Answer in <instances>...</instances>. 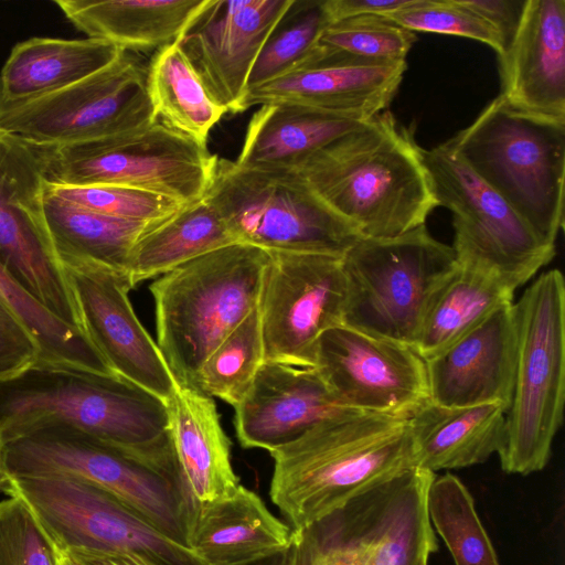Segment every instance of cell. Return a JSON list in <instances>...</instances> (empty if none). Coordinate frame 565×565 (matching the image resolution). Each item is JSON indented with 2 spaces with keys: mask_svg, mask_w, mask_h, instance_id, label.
<instances>
[{
  "mask_svg": "<svg viewBox=\"0 0 565 565\" xmlns=\"http://www.w3.org/2000/svg\"><path fill=\"white\" fill-rule=\"evenodd\" d=\"M84 330L111 371L163 402L177 383L157 342L129 300V278L106 270L65 269Z\"/></svg>",
  "mask_w": 565,
  "mask_h": 565,
  "instance_id": "19",
  "label": "cell"
},
{
  "mask_svg": "<svg viewBox=\"0 0 565 565\" xmlns=\"http://www.w3.org/2000/svg\"><path fill=\"white\" fill-rule=\"evenodd\" d=\"M513 291L488 275L457 264L434 292L412 348L425 361L450 347Z\"/></svg>",
  "mask_w": 565,
  "mask_h": 565,
  "instance_id": "32",
  "label": "cell"
},
{
  "mask_svg": "<svg viewBox=\"0 0 565 565\" xmlns=\"http://www.w3.org/2000/svg\"><path fill=\"white\" fill-rule=\"evenodd\" d=\"M0 565H55L54 545L15 494L0 500Z\"/></svg>",
  "mask_w": 565,
  "mask_h": 565,
  "instance_id": "41",
  "label": "cell"
},
{
  "mask_svg": "<svg viewBox=\"0 0 565 565\" xmlns=\"http://www.w3.org/2000/svg\"><path fill=\"white\" fill-rule=\"evenodd\" d=\"M269 258L260 247L234 243L150 285L157 344L177 385L196 388L207 356L259 303Z\"/></svg>",
  "mask_w": 565,
  "mask_h": 565,
  "instance_id": "4",
  "label": "cell"
},
{
  "mask_svg": "<svg viewBox=\"0 0 565 565\" xmlns=\"http://www.w3.org/2000/svg\"><path fill=\"white\" fill-rule=\"evenodd\" d=\"M152 122L146 71L127 51L74 85L0 109V127L34 145L84 142Z\"/></svg>",
  "mask_w": 565,
  "mask_h": 565,
  "instance_id": "15",
  "label": "cell"
},
{
  "mask_svg": "<svg viewBox=\"0 0 565 565\" xmlns=\"http://www.w3.org/2000/svg\"><path fill=\"white\" fill-rule=\"evenodd\" d=\"M434 477L415 467L295 531L288 565H415L438 547L426 507Z\"/></svg>",
  "mask_w": 565,
  "mask_h": 565,
  "instance_id": "10",
  "label": "cell"
},
{
  "mask_svg": "<svg viewBox=\"0 0 565 565\" xmlns=\"http://www.w3.org/2000/svg\"><path fill=\"white\" fill-rule=\"evenodd\" d=\"M502 95L514 108L565 122V0H527L499 60Z\"/></svg>",
  "mask_w": 565,
  "mask_h": 565,
  "instance_id": "22",
  "label": "cell"
},
{
  "mask_svg": "<svg viewBox=\"0 0 565 565\" xmlns=\"http://www.w3.org/2000/svg\"><path fill=\"white\" fill-rule=\"evenodd\" d=\"M0 299L18 316L40 348V359L103 374H115L88 335L47 311L0 264Z\"/></svg>",
  "mask_w": 565,
  "mask_h": 565,
  "instance_id": "35",
  "label": "cell"
},
{
  "mask_svg": "<svg viewBox=\"0 0 565 565\" xmlns=\"http://www.w3.org/2000/svg\"><path fill=\"white\" fill-rule=\"evenodd\" d=\"M40 359V348L18 316L0 299V380Z\"/></svg>",
  "mask_w": 565,
  "mask_h": 565,
  "instance_id": "42",
  "label": "cell"
},
{
  "mask_svg": "<svg viewBox=\"0 0 565 565\" xmlns=\"http://www.w3.org/2000/svg\"><path fill=\"white\" fill-rule=\"evenodd\" d=\"M430 554H431V552H429V551H425V552H423V553L418 556V558H417V561H416L415 565H428V558H429V555H430Z\"/></svg>",
  "mask_w": 565,
  "mask_h": 565,
  "instance_id": "49",
  "label": "cell"
},
{
  "mask_svg": "<svg viewBox=\"0 0 565 565\" xmlns=\"http://www.w3.org/2000/svg\"><path fill=\"white\" fill-rule=\"evenodd\" d=\"M1 459L8 479L68 476L89 481L188 547L196 503L178 471L65 425L43 426L2 444Z\"/></svg>",
  "mask_w": 565,
  "mask_h": 565,
  "instance_id": "5",
  "label": "cell"
},
{
  "mask_svg": "<svg viewBox=\"0 0 565 565\" xmlns=\"http://www.w3.org/2000/svg\"><path fill=\"white\" fill-rule=\"evenodd\" d=\"M426 507L431 526L447 545L455 565H500L473 497L458 477L435 475L427 489Z\"/></svg>",
  "mask_w": 565,
  "mask_h": 565,
  "instance_id": "34",
  "label": "cell"
},
{
  "mask_svg": "<svg viewBox=\"0 0 565 565\" xmlns=\"http://www.w3.org/2000/svg\"><path fill=\"white\" fill-rule=\"evenodd\" d=\"M265 362L259 305L214 349L201 366L196 388L236 407Z\"/></svg>",
  "mask_w": 565,
  "mask_h": 565,
  "instance_id": "38",
  "label": "cell"
},
{
  "mask_svg": "<svg viewBox=\"0 0 565 565\" xmlns=\"http://www.w3.org/2000/svg\"><path fill=\"white\" fill-rule=\"evenodd\" d=\"M55 565H75V564L64 551H61L55 547Z\"/></svg>",
  "mask_w": 565,
  "mask_h": 565,
  "instance_id": "48",
  "label": "cell"
},
{
  "mask_svg": "<svg viewBox=\"0 0 565 565\" xmlns=\"http://www.w3.org/2000/svg\"><path fill=\"white\" fill-rule=\"evenodd\" d=\"M206 0H57L65 18L87 38L124 51L161 49L178 41Z\"/></svg>",
  "mask_w": 565,
  "mask_h": 565,
  "instance_id": "30",
  "label": "cell"
},
{
  "mask_svg": "<svg viewBox=\"0 0 565 565\" xmlns=\"http://www.w3.org/2000/svg\"><path fill=\"white\" fill-rule=\"evenodd\" d=\"M126 51L104 40L31 38L0 71V109L56 93L104 70Z\"/></svg>",
  "mask_w": 565,
  "mask_h": 565,
  "instance_id": "26",
  "label": "cell"
},
{
  "mask_svg": "<svg viewBox=\"0 0 565 565\" xmlns=\"http://www.w3.org/2000/svg\"><path fill=\"white\" fill-rule=\"evenodd\" d=\"M10 495L31 509L58 550L122 553L154 565H204L100 487L68 476L13 478Z\"/></svg>",
  "mask_w": 565,
  "mask_h": 565,
  "instance_id": "13",
  "label": "cell"
},
{
  "mask_svg": "<svg viewBox=\"0 0 565 565\" xmlns=\"http://www.w3.org/2000/svg\"><path fill=\"white\" fill-rule=\"evenodd\" d=\"M364 121L296 103L264 104L249 119L236 162L247 168L292 170Z\"/></svg>",
  "mask_w": 565,
  "mask_h": 565,
  "instance_id": "28",
  "label": "cell"
},
{
  "mask_svg": "<svg viewBox=\"0 0 565 565\" xmlns=\"http://www.w3.org/2000/svg\"><path fill=\"white\" fill-rule=\"evenodd\" d=\"M330 23L323 0H294L265 41L252 68L247 92L308 66Z\"/></svg>",
  "mask_w": 565,
  "mask_h": 565,
  "instance_id": "36",
  "label": "cell"
},
{
  "mask_svg": "<svg viewBox=\"0 0 565 565\" xmlns=\"http://www.w3.org/2000/svg\"><path fill=\"white\" fill-rule=\"evenodd\" d=\"M45 186L34 146L0 127V264L54 317L85 332L67 274L46 230Z\"/></svg>",
  "mask_w": 565,
  "mask_h": 565,
  "instance_id": "14",
  "label": "cell"
},
{
  "mask_svg": "<svg viewBox=\"0 0 565 565\" xmlns=\"http://www.w3.org/2000/svg\"><path fill=\"white\" fill-rule=\"evenodd\" d=\"M518 356L505 438L498 452L507 473L529 475L548 462L565 403V282L543 273L515 303Z\"/></svg>",
  "mask_w": 565,
  "mask_h": 565,
  "instance_id": "7",
  "label": "cell"
},
{
  "mask_svg": "<svg viewBox=\"0 0 565 565\" xmlns=\"http://www.w3.org/2000/svg\"><path fill=\"white\" fill-rule=\"evenodd\" d=\"M289 548L252 565H288Z\"/></svg>",
  "mask_w": 565,
  "mask_h": 565,
  "instance_id": "46",
  "label": "cell"
},
{
  "mask_svg": "<svg viewBox=\"0 0 565 565\" xmlns=\"http://www.w3.org/2000/svg\"><path fill=\"white\" fill-rule=\"evenodd\" d=\"M259 299L266 362L313 367L320 337L343 324L342 256L269 252Z\"/></svg>",
  "mask_w": 565,
  "mask_h": 565,
  "instance_id": "16",
  "label": "cell"
},
{
  "mask_svg": "<svg viewBox=\"0 0 565 565\" xmlns=\"http://www.w3.org/2000/svg\"><path fill=\"white\" fill-rule=\"evenodd\" d=\"M234 409L239 444L271 452L348 408L337 401L315 367L265 361Z\"/></svg>",
  "mask_w": 565,
  "mask_h": 565,
  "instance_id": "21",
  "label": "cell"
},
{
  "mask_svg": "<svg viewBox=\"0 0 565 565\" xmlns=\"http://www.w3.org/2000/svg\"><path fill=\"white\" fill-rule=\"evenodd\" d=\"M295 530L239 486L226 499L196 504L188 547L204 565H252L287 551Z\"/></svg>",
  "mask_w": 565,
  "mask_h": 565,
  "instance_id": "24",
  "label": "cell"
},
{
  "mask_svg": "<svg viewBox=\"0 0 565 565\" xmlns=\"http://www.w3.org/2000/svg\"><path fill=\"white\" fill-rule=\"evenodd\" d=\"M234 243L238 242L203 196L154 223L137 239L129 260V280L135 287Z\"/></svg>",
  "mask_w": 565,
  "mask_h": 565,
  "instance_id": "31",
  "label": "cell"
},
{
  "mask_svg": "<svg viewBox=\"0 0 565 565\" xmlns=\"http://www.w3.org/2000/svg\"><path fill=\"white\" fill-rule=\"evenodd\" d=\"M409 2L411 0H323V7L330 22H334L356 15H385Z\"/></svg>",
  "mask_w": 565,
  "mask_h": 565,
  "instance_id": "44",
  "label": "cell"
},
{
  "mask_svg": "<svg viewBox=\"0 0 565 565\" xmlns=\"http://www.w3.org/2000/svg\"><path fill=\"white\" fill-rule=\"evenodd\" d=\"M546 245L564 226L565 122L523 113L502 95L447 140Z\"/></svg>",
  "mask_w": 565,
  "mask_h": 565,
  "instance_id": "6",
  "label": "cell"
},
{
  "mask_svg": "<svg viewBox=\"0 0 565 565\" xmlns=\"http://www.w3.org/2000/svg\"><path fill=\"white\" fill-rule=\"evenodd\" d=\"M454 249L420 225L391 237H360L342 256L343 324L412 347L437 288L456 268Z\"/></svg>",
  "mask_w": 565,
  "mask_h": 565,
  "instance_id": "9",
  "label": "cell"
},
{
  "mask_svg": "<svg viewBox=\"0 0 565 565\" xmlns=\"http://www.w3.org/2000/svg\"><path fill=\"white\" fill-rule=\"evenodd\" d=\"M154 121L206 146L226 114L210 94L177 42L159 49L146 71Z\"/></svg>",
  "mask_w": 565,
  "mask_h": 565,
  "instance_id": "33",
  "label": "cell"
},
{
  "mask_svg": "<svg viewBox=\"0 0 565 565\" xmlns=\"http://www.w3.org/2000/svg\"><path fill=\"white\" fill-rule=\"evenodd\" d=\"M505 426L501 405L444 407L429 401L408 418L415 466L435 472L481 463L502 448Z\"/></svg>",
  "mask_w": 565,
  "mask_h": 565,
  "instance_id": "27",
  "label": "cell"
},
{
  "mask_svg": "<svg viewBox=\"0 0 565 565\" xmlns=\"http://www.w3.org/2000/svg\"><path fill=\"white\" fill-rule=\"evenodd\" d=\"M415 41L414 32L382 15L350 17L331 22L324 29L318 42L317 56L308 66L322 61L365 64L406 62Z\"/></svg>",
  "mask_w": 565,
  "mask_h": 565,
  "instance_id": "37",
  "label": "cell"
},
{
  "mask_svg": "<svg viewBox=\"0 0 565 565\" xmlns=\"http://www.w3.org/2000/svg\"><path fill=\"white\" fill-rule=\"evenodd\" d=\"M516 356V307L508 301L426 361L430 402L444 407L498 404L508 412Z\"/></svg>",
  "mask_w": 565,
  "mask_h": 565,
  "instance_id": "20",
  "label": "cell"
},
{
  "mask_svg": "<svg viewBox=\"0 0 565 565\" xmlns=\"http://www.w3.org/2000/svg\"><path fill=\"white\" fill-rule=\"evenodd\" d=\"M422 152L438 205L452 213L458 265L514 292L552 260L555 246L544 244L448 141Z\"/></svg>",
  "mask_w": 565,
  "mask_h": 565,
  "instance_id": "12",
  "label": "cell"
},
{
  "mask_svg": "<svg viewBox=\"0 0 565 565\" xmlns=\"http://www.w3.org/2000/svg\"><path fill=\"white\" fill-rule=\"evenodd\" d=\"M10 480L3 471L2 459H1V444H0V492L10 495Z\"/></svg>",
  "mask_w": 565,
  "mask_h": 565,
  "instance_id": "47",
  "label": "cell"
},
{
  "mask_svg": "<svg viewBox=\"0 0 565 565\" xmlns=\"http://www.w3.org/2000/svg\"><path fill=\"white\" fill-rule=\"evenodd\" d=\"M408 31L433 32L480 41L498 57L501 44L493 28L460 0H411L406 7L382 15Z\"/></svg>",
  "mask_w": 565,
  "mask_h": 565,
  "instance_id": "40",
  "label": "cell"
},
{
  "mask_svg": "<svg viewBox=\"0 0 565 565\" xmlns=\"http://www.w3.org/2000/svg\"><path fill=\"white\" fill-rule=\"evenodd\" d=\"M166 404L170 444L195 503L232 497L241 483L213 398L198 388L177 385Z\"/></svg>",
  "mask_w": 565,
  "mask_h": 565,
  "instance_id": "25",
  "label": "cell"
},
{
  "mask_svg": "<svg viewBox=\"0 0 565 565\" xmlns=\"http://www.w3.org/2000/svg\"><path fill=\"white\" fill-rule=\"evenodd\" d=\"M65 425L179 471L167 404L116 374L36 361L0 380V444Z\"/></svg>",
  "mask_w": 565,
  "mask_h": 565,
  "instance_id": "2",
  "label": "cell"
},
{
  "mask_svg": "<svg viewBox=\"0 0 565 565\" xmlns=\"http://www.w3.org/2000/svg\"><path fill=\"white\" fill-rule=\"evenodd\" d=\"M313 367L348 409L409 418L430 401L426 361L412 347L344 324L320 337Z\"/></svg>",
  "mask_w": 565,
  "mask_h": 565,
  "instance_id": "17",
  "label": "cell"
},
{
  "mask_svg": "<svg viewBox=\"0 0 565 565\" xmlns=\"http://www.w3.org/2000/svg\"><path fill=\"white\" fill-rule=\"evenodd\" d=\"M43 210L51 243L64 269H98L126 277L137 239L159 222L142 223L96 213L61 199L47 184Z\"/></svg>",
  "mask_w": 565,
  "mask_h": 565,
  "instance_id": "29",
  "label": "cell"
},
{
  "mask_svg": "<svg viewBox=\"0 0 565 565\" xmlns=\"http://www.w3.org/2000/svg\"><path fill=\"white\" fill-rule=\"evenodd\" d=\"M294 0H206L177 43L226 113L244 111L257 56Z\"/></svg>",
  "mask_w": 565,
  "mask_h": 565,
  "instance_id": "18",
  "label": "cell"
},
{
  "mask_svg": "<svg viewBox=\"0 0 565 565\" xmlns=\"http://www.w3.org/2000/svg\"><path fill=\"white\" fill-rule=\"evenodd\" d=\"M406 68V62H318L249 89L244 109L287 102L367 120L387 109Z\"/></svg>",
  "mask_w": 565,
  "mask_h": 565,
  "instance_id": "23",
  "label": "cell"
},
{
  "mask_svg": "<svg viewBox=\"0 0 565 565\" xmlns=\"http://www.w3.org/2000/svg\"><path fill=\"white\" fill-rule=\"evenodd\" d=\"M422 151L386 109L294 170L361 237H391L424 225L438 206Z\"/></svg>",
  "mask_w": 565,
  "mask_h": 565,
  "instance_id": "3",
  "label": "cell"
},
{
  "mask_svg": "<svg viewBox=\"0 0 565 565\" xmlns=\"http://www.w3.org/2000/svg\"><path fill=\"white\" fill-rule=\"evenodd\" d=\"M461 3L487 21L495 31L503 57L520 28L527 0H460Z\"/></svg>",
  "mask_w": 565,
  "mask_h": 565,
  "instance_id": "43",
  "label": "cell"
},
{
  "mask_svg": "<svg viewBox=\"0 0 565 565\" xmlns=\"http://www.w3.org/2000/svg\"><path fill=\"white\" fill-rule=\"evenodd\" d=\"M269 495L305 529L415 468L408 418L344 409L269 452Z\"/></svg>",
  "mask_w": 565,
  "mask_h": 565,
  "instance_id": "1",
  "label": "cell"
},
{
  "mask_svg": "<svg viewBox=\"0 0 565 565\" xmlns=\"http://www.w3.org/2000/svg\"><path fill=\"white\" fill-rule=\"evenodd\" d=\"M32 145L50 184L119 185L183 205L204 196L217 157L159 121L84 142Z\"/></svg>",
  "mask_w": 565,
  "mask_h": 565,
  "instance_id": "11",
  "label": "cell"
},
{
  "mask_svg": "<svg viewBox=\"0 0 565 565\" xmlns=\"http://www.w3.org/2000/svg\"><path fill=\"white\" fill-rule=\"evenodd\" d=\"M61 199L104 215L151 223L178 212L183 204L147 191L119 185L64 186L47 183Z\"/></svg>",
  "mask_w": 565,
  "mask_h": 565,
  "instance_id": "39",
  "label": "cell"
},
{
  "mask_svg": "<svg viewBox=\"0 0 565 565\" xmlns=\"http://www.w3.org/2000/svg\"><path fill=\"white\" fill-rule=\"evenodd\" d=\"M62 551V550H61ZM75 565H154L153 563L130 554L104 553L83 550L64 551Z\"/></svg>",
  "mask_w": 565,
  "mask_h": 565,
  "instance_id": "45",
  "label": "cell"
},
{
  "mask_svg": "<svg viewBox=\"0 0 565 565\" xmlns=\"http://www.w3.org/2000/svg\"><path fill=\"white\" fill-rule=\"evenodd\" d=\"M204 199L238 243L267 252L343 256L361 237L294 169L247 168L216 157Z\"/></svg>",
  "mask_w": 565,
  "mask_h": 565,
  "instance_id": "8",
  "label": "cell"
}]
</instances>
